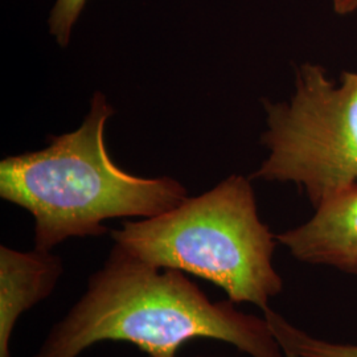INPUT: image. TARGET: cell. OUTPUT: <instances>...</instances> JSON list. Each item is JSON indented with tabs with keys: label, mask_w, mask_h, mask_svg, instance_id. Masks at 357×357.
Returning <instances> with one entry per match:
<instances>
[{
	"label": "cell",
	"mask_w": 357,
	"mask_h": 357,
	"mask_svg": "<svg viewBox=\"0 0 357 357\" xmlns=\"http://www.w3.org/2000/svg\"><path fill=\"white\" fill-rule=\"evenodd\" d=\"M193 339L220 340L250 357H286L264 317L245 314L229 299L213 302L183 271L153 266L114 243L33 357H79L101 342L176 357Z\"/></svg>",
	"instance_id": "obj_1"
},
{
	"label": "cell",
	"mask_w": 357,
	"mask_h": 357,
	"mask_svg": "<svg viewBox=\"0 0 357 357\" xmlns=\"http://www.w3.org/2000/svg\"><path fill=\"white\" fill-rule=\"evenodd\" d=\"M114 109L96 91L79 128L48 137L35 153L0 163V197L35 220V249L51 252L68 238L102 236L112 218H151L176 208L187 188L169 176L142 178L112 159L105 128Z\"/></svg>",
	"instance_id": "obj_2"
},
{
	"label": "cell",
	"mask_w": 357,
	"mask_h": 357,
	"mask_svg": "<svg viewBox=\"0 0 357 357\" xmlns=\"http://www.w3.org/2000/svg\"><path fill=\"white\" fill-rule=\"evenodd\" d=\"M114 243L153 266L190 273L222 289L234 305L268 308L283 291L278 243L257 209L250 180L231 175L151 218L125 221Z\"/></svg>",
	"instance_id": "obj_3"
},
{
	"label": "cell",
	"mask_w": 357,
	"mask_h": 357,
	"mask_svg": "<svg viewBox=\"0 0 357 357\" xmlns=\"http://www.w3.org/2000/svg\"><path fill=\"white\" fill-rule=\"evenodd\" d=\"M264 107L268 155L252 178L294 183L314 208L357 183V72L336 84L323 66L299 65L291 98Z\"/></svg>",
	"instance_id": "obj_4"
},
{
	"label": "cell",
	"mask_w": 357,
	"mask_h": 357,
	"mask_svg": "<svg viewBox=\"0 0 357 357\" xmlns=\"http://www.w3.org/2000/svg\"><path fill=\"white\" fill-rule=\"evenodd\" d=\"M277 240L299 262L357 275V183L324 199L310 220Z\"/></svg>",
	"instance_id": "obj_5"
},
{
	"label": "cell",
	"mask_w": 357,
	"mask_h": 357,
	"mask_svg": "<svg viewBox=\"0 0 357 357\" xmlns=\"http://www.w3.org/2000/svg\"><path fill=\"white\" fill-rule=\"evenodd\" d=\"M64 273L52 252L0 246V357H11V339L22 315L45 301Z\"/></svg>",
	"instance_id": "obj_6"
},
{
	"label": "cell",
	"mask_w": 357,
	"mask_h": 357,
	"mask_svg": "<svg viewBox=\"0 0 357 357\" xmlns=\"http://www.w3.org/2000/svg\"><path fill=\"white\" fill-rule=\"evenodd\" d=\"M262 312L286 357H357V344L333 343L312 336L270 307Z\"/></svg>",
	"instance_id": "obj_7"
},
{
	"label": "cell",
	"mask_w": 357,
	"mask_h": 357,
	"mask_svg": "<svg viewBox=\"0 0 357 357\" xmlns=\"http://www.w3.org/2000/svg\"><path fill=\"white\" fill-rule=\"evenodd\" d=\"M88 0H56L48 17L50 33L56 43L66 48L70 43L73 28L79 19Z\"/></svg>",
	"instance_id": "obj_8"
},
{
	"label": "cell",
	"mask_w": 357,
	"mask_h": 357,
	"mask_svg": "<svg viewBox=\"0 0 357 357\" xmlns=\"http://www.w3.org/2000/svg\"><path fill=\"white\" fill-rule=\"evenodd\" d=\"M332 6L333 11L340 16H347L357 11V0H333Z\"/></svg>",
	"instance_id": "obj_9"
},
{
	"label": "cell",
	"mask_w": 357,
	"mask_h": 357,
	"mask_svg": "<svg viewBox=\"0 0 357 357\" xmlns=\"http://www.w3.org/2000/svg\"><path fill=\"white\" fill-rule=\"evenodd\" d=\"M176 357H178V356H176ZM197 357H205V356H197Z\"/></svg>",
	"instance_id": "obj_10"
}]
</instances>
